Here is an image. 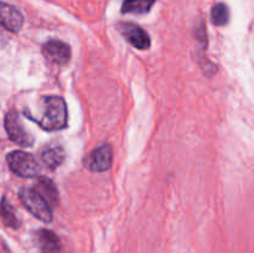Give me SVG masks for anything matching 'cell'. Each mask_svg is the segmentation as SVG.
Returning a JSON list of instances; mask_svg holds the SVG:
<instances>
[{
  "mask_svg": "<svg viewBox=\"0 0 254 253\" xmlns=\"http://www.w3.org/2000/svg\"><path fill=\"white\" fill-rule=\"evenodd\" d=\"M30 119L44 130H60L67 126V106L59 96L42 97L40 118Z\"/></svg>",
  "mask_w": 254,
  "mask_h": 253,
  "instance_id": "6da1fadb",
  "label": "cell"
},
{
  "mask_svg": "<svg viewBox=\"0 0 254 253\" xmlns=\"http://www.w3.org/2000/svg\"><path fill=\"white\" fill-rule=\"evenodd\" d=\"M6 161L12 173L21 178H36L41 171L39 163L34 158V155L30 153H25V151H11L6 156Z\"/></svg>",
  "mask_w": 254,
  "mask_h": 253,
  "instance_id": "7a4b0ae2",
  "label": "cell"
},
{
  "mask_svg": "<svg viewBox=\"0 0 254 253\" xmlns=\"http://www.w3.org/2000/svg\"><path fill=\"white\" fill-rule=\"evenodd\" d=\"M19 198L22 205L29 210L30 213L39 218L42 222H51L52 210L49 203L34 190V189L22 188L19 191Z\"/></svg>",
  "mask_w": 254,
  "mask_h": 253,
  "instance_id": "3957f363",
  "label": "cell"
},
{
  "mask_svg": "<svg viewBox=\"0 0 254 253\" xmlns=\"http://www.w3.org/2000/svg\"><path fill=\"white\" fill-rule=\"evenodd\" d=\"M5 130L9 138L17 145L31 146L34 144V136L25 128L16 111L7 112L5 116Z\"/></svg>",
  "mask_w": 254,
  "mask_h": 253,
  "instance_id": "277c9868",
  "label": "cell"
},
{
  "mask_svg": "<svg viewBox=\"0 0 254 253\" xmlns=\"http://www.w3.org/2000/svg\"><path fill=\"white\" fill-rule=\"evenodd\" d=\"M121 31L127 41L135 49L146 50L150 47V37H149L148 32L141 29L139 25L126 22V24L121 25Z\"/></svg>",
  "mask_w": 254,
  "mask_h": 253,
  "instance_id": "5b68a950",
  "label": "cell"
},
{
  "mask_svg": "<svg viewBox=\"0 0 254 253\" xmlns=\"http://www.w3.org/2000/svg\"><path fill=\"white\" fill-rule=\"evenodd\" d=\"M42 54L47 60L57 64H64L69 61L71 49L60 40H50L42 46Z\"/></svg>",
  "mask_w": 254,
  "mask_h": 253,
  "instance_id": "8992f818",
  "label": "cell"
},
{
  "mask_svg": "<svg viewBox=\"0 0 254 253\" xmlns=\"http://www.w3.org/2000/svg\"><path fill=\"white\" fill-rule=\"evenodd\" d=\"M24 24V16L12 5L0 1V25L7 31L17 32Z\"/></svg>",
  "mask_w": 254,
  "mask_h": 253,
  "instance_id": "52a82bcc",
  "label": "cell"
},
{
  "mask_svg": "<svg viewBox=\"0 0 254 253\" xmlns=\"http://www.w3.org/2000/svg\"><path fill=\"white\" fill-rule=\"evenodd\" d=\"M112 164V150L111 146L104 144L101 145L99 148L94 149L88 156V160H87V165L91 169L92 171H96V173H102V171H106L111 168Z\"/></svg>",
  "mask_w": 254,
  "mask_h": 253,
  "instance_id": "ba28073f",
  "label": "cell"
},
{
  "mask_svg": "<svg viewBox=\"0 0 254 253\" xmlns=\"http://www.w3.org/2000/svg\"><path fill=\"white\" fill-rule=\"evenodd\" d=\"M34 190L49 203L50 207L59 205V191L51 179L45 178V176L39 178Z\"/></svg>",
  "mask_w": 254,
  "mask_h": 253,
  "instance_id": "9c48e42d",
  "label": "cell"
},
{
  "mask_svg": "<svg viewBox=\"0 0 254 253\" xmlns=\"http://www.w3.org/2000/svg\"><path fill=\"white\" fill-rule=\"evenodd\" d=\"M64 149L62 148L61 144L59 143H50L42 149L41 151V159L46 166H49L50 169H56L64 163Z\"/></svg>",
  "mask_w": 254,
  "mask_h": 253,
  "instance_id": "30bf717a",
  "label": "cell"
},
{
  "mask_svg": "<svg viewBox=\"0 0 254 253\" xmlns=\"http://www.w3.org/2000/svg\"><path fill=\"white\" fill-rule=\"evenodd\" d=\"M37 241H39L40 250L42 253H60L61 243L56 233L50 230H41L37 232Z\"/></svg>",
  "mask_w": 254,
  "mask_h": 253,
  "instance_id": "8fae6325",
  "label": "cell"
},
{
  "mask_svg": "<svg viewBox=\"0 0 254 253\" xmlns=\"http://www.w3.org/2000/svg\"><path fill=\"white\" fill-rule=\"evenodd\" d=\"M155 0H124L122 5L123 14L141 15L148 12L154 5Z\"/></svg>",
  "mask_w": 254,
  "mask_h": 253,
  "instance_id": "7c38bea8",
  "label": "cell"
},
{
  "mask_svg": "<svg viewBox=\"0 0 254 253\" xmlns=\"http://www.w3.org/2000/svg\"><path fill=\"white\" fill-rule=\"evenodd\" d=\"M0 218L7 227L17 228L20 225L19 218H17L14 208L5 197H2L1 201H0Z\"/></svg>",
  "mask_w": 254,
  "mask_h": 253,
  "instance_id": "4fadbf2b",
  "label": "cell"
},
{
  "mask_svg": "<svg viewBox=\"0 0 254 253\" xmlns=\"http://www.w3.org/2000/svg\"><path fill=\"white\" fill-rule=\"evenodd\" d=\"M211 20L216 26H225L230 21V9L223 2L213 5L211 10Z\"/></svg>",
  "mask_w": 254,
  "mask_h": 253,
  "instance_id": "5bb4252c",
  "label": "cell"
}]
</instances>
